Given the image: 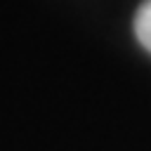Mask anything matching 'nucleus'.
Returning <instances> with one entry per match:
<instances>
[{
  "label": "nucleus",
  "instance_id": "obj_1",
  "mask_svg": "<svg viewBox=\"0 0 151 151\" xmlns=\"http://www.w3.org/2000/svg\"><path fill=\"white\" fill-rule=\"evenodd\" d=\"M134 35L139 45L151 54V0H144L134 14Z\"/></svg>",
  "mask_w": 151,
  "mask_h": 151
}]
</instances>
